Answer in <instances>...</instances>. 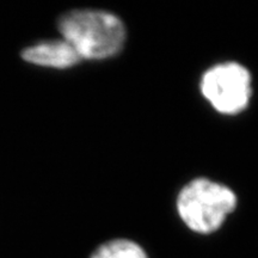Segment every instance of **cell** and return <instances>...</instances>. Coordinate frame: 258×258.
Here are the masks:
<instances>
[{
    "label": "cell",
    "instance_id": "obj_1",
    "mask_svg": "<svg viewBox=\"0 0 258 258\" xmlns=\"http://www.w3.org/2000/svg\"><path fill=\"white\" fill-rule=\"evenodd\" d=\"M60 34L80 59L99 60L121 50L125 29L115 15L99 10H74L59 19Z\"/></svg>",
    "mask_w": 258,
    "mask_h": 258
},
{
    "label": "cell",
    "instance_id": "obj_2",
    "mask_svg": "<svg viewBox=\"0 0 258 258\" xmlns=\"http://www.w3.org/2000/svg\"><path fill=\"white\" fill-rule=\"evenodd\" d=\"M237 198L227 186L211 179H194L180 190L177 211L190 230L208 234L217 231L234 211Z\"/></svg>",
    "mask_w": 258,
    "mask_h": 258
},
{
    "label": "cell",
    "instance_id": "obj_3",
    "mask_svg": "<svg viewBox=\"0 0 258 258\" xmlns=\"http://www.w3.org/2000/svg\"><path fill=\"white\" fill-rule=\"evenodd\" d=\"M201 91L215 110L226 115L239 114L249 104L251 76L237 62L217 64L203 74Z\"/></svg>",
    "mask_w": 258,
    "mask_h": 258
},
{
    "label": "cell",
    "instance_id": "obj_4",
    "mask_svg": "<svg viewBox=\"0 0 258 258\" xmlns=\"http://www.w3.org/2000/svg\"><path fill=\"white\" fill-rule=\"evenodd\" d=\"M22 57L31 64L50 69H69L82 60L64 40L37 42L25 48Z\"/></svg>",
    "mask_w": 258,
    "mask_h": 258
},
{
    "label": "cell",
    "instance_id": "obj_5",
    "mask_svg": "<svg viewBox=\"0 0 258 258\" xmlns=\"http://www.w3.org/2000/svg\"><path fill=\"white\" fill-rule=\"evenodd\" d=\"M91 258H147V254L134 241L115 239L101 245Z\"/></svg>",
    "mask_w": 258,
    "mask_h": 258
}]
</instances>
